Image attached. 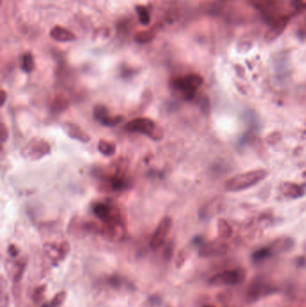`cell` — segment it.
Instances as JSON below:
<instances>
[{"instance_id":"cell-1","label":"cell","mask_w":306,"mask_h":307,"mask_svg":"<svg viewBox=\"0 0 306 307\" xmlns=\"http://www.w3.org/2000/svg\"><path fill=\"white\" fill-rule=\"evenodd\" d=\"M267 176L268 172L263 169L249 171L230 178L226 182L225 187L227 192H241L259 184V182L263 181Z\"/></svg>"},{"instance_id":"cell-2","label":"cell","mask_w":306,"mask_h":307,"mask_svg":"<svg viewBox=\"0 0 306 307\" xmlns=\"http://www.w3.org/2000/svg\"><path fill=\"white\" fill-rule=\"evenodd\" d=\"M204 79L199 74H188L183 77H177L173 81L175 89L183 93L184 98L192 100L195 96L198 90L203 85Z\"/></svg>"},{"instance_id":"cell-3","label":"cell","mask_w":306,"mask_h":307,"mask_svg":"<svg viewBox=\"0 0 306 307\" xmlns=\"http://www.w3.org/2000/svg\"><path fill=\"white\" fill-rule=\"evenodd\" d=\"M126 129L132 132L142 133L154 140H159L164 136L162 128L148 118L132 119L126 125Z\"/></svg>"},{"instance_id":"cell-4","label":"cell","mask_w":306,"mask_h":307,"mask_svg":"<svg viewBox=\"0 0 306 307\" xmlns=\"http://www.w3.org/2000/svg\"><path fill=\"white\" fill-rule=\"evenodd\" d=\"M246 277L245 270L242 269H228L213 276L209 283L213 286H235L244 281Z\"/></svg>"},{"instance_id":"cell-5","label":"cell","mask_w":306,"mask_h":307,"mask_svg":"<svg viewBox=\"0 0 306 307\" xmlns=\"http://www.w3.org/2000/svg\"><path fill=\"white\" fill-rule=\"evenodd\" d=\"M276 291L275 286L263 277H256L251 280L247 289V296L250 301H256L264 295Z\"/></svg>"},{"instance_id":"cell-6","label":"cell","mask_w":306,"mask_h":307,"mask_svg":"<svg viewBox=\"0 0 306 307\" xmlns=\"http://www.w3.org/2000/svg\"><path fill=\"white\" fill-rule=\"evenodd\" d=\"M251 2L255 8L262 12L269 24L284 16L279 15L280 0H251Z\"/></svg>"},{"instance_id":"cell-7","label":"cell","mask_w":306,"mask_h":307,"mask_svg":"<svg viewBox=\"0 0 306 307\" xmlns=\"http://www.w3.org/2000/svg\"><path fill=\"white\" fill-rule=\"evenodd\" d=\"M51 152V146L46 141L34 139L22 150V155L31 160L40 159Z\"/></svg>"},{"instance_id":"cell-8","label":"cell","mask_w":306,"mask_h":307,"mask_svg":"<svg viewBox=\"0 0 306 307\" xmlns=\"http://www.w3.org/2000/svg\"><path fill=\"white\" fill-rule=\"evenodd\" d=\"M94 213L103 223L122 220V214L114 205L98 203L94 206Z\"/></svg>"},{"instance_id":"cell-9","label":"cell","mask_w":306,"mask_h":307,"mask_svg":"<svg viewBox=\"0 0 306 307\" xmlns=\"http://www.w3.org/2000/svg\"><path fill=\"white\" fill-rule=\"evenodd\" d=\"M173 221L169 217L163 218L159 225H158L157 230L155 231L152 239H151V247L154 250H157L161 247L162 245L166 242V239L170 233L172 228Z\"/></svg>"},{"instance_id":"cell-10","label":"cell","mask_w":306,"mask_h":307,"mask_svg":"<svg viewBox=\"0 0 306 307\" xmlns=\"http://www.w3.org/2000/svg\"><path fill=\"white\" fill-rule=\"evenodd\" d=\"M102 233L105 238L111 241L122 240L127 233L123 219L118 221L103 223Z\"/></svg>"},{"instance_id":"cell-11","label":"cell","mask_w":306,"mask_h":307,"mask_svg":"<svg viewBox=\"0 0 306 307\" xmlns=\"http://www.w3.org/2000/svg\"><path fill=\"white\" fill-rule=\"evenodd\" d=\"M228 245L222 241H211L201 246L200 255L205 258L225 255L228 252Z\"/></svg>"},{"instance_id":"cell-12","label":"cell","mask_w":306,"mask_h":307,"mask_svg":"<svg viewBox=\"0 0 306 307\" xmlns=\"http://www.w3.org/2000/svg\"><path fill=\"white\" fill-rule=\"evenodd\" d=\"M293 246H294L293 239L290 237H279L275 239L273 242L269 243L268 248L273 257L289 252L290 250L293 249Z\"/></svg>"},{"instance_id":"cell-13","label":"cell","mask_w":306,"mask_h":307,"mask_svg":"<svg viewBox=\"0 0 306 307\" xmlns=\"http://www.w3.org/2000/svg\"><path fill=\"white\" fill-rule=\"evenodd\" d=\"M94 117L98 119L101 123L105 126H115L119 124L122 120L121 116H111L108 112V110L103 105H98L94 108Z\"/></svg>"},{"instance_id":"cell-14","label":"cell","mask_w":306,"mask_h":307,"mask_svg":"<svg viewBox=\"0 0 306 307\" xmlns=\"http://www.w3.org/2000/svg\"><path fill=\"white\" fill-rule=\"evenodd\" d=\"M290 20H291L290 16L284 15L280 18L276 19V21L269 24L270 27L267 34L268 41H274L275 39L277 38L285 31L286 26L289 24Z\"/></svg>"},{"instance_id":"cell-15","label":"cell","mask_w":306,"mask_h":307,"mask_svg":"<svg viewBox=\"0 0 306 307\" xmlns=\"http://www.w3.org/2000/svg\"><path fill=\"white\" fill-rule=\"evenodd\" d=\"M50 35L53 40H55L57 42H61V43L73 42L77 40V36L73 34L71 31L60 26H54L51 29Z\"/></svg>"},{"instance_id":"cell-16","label":"cell","mask_w":306,"mask_h":307,"mask_svg":"<svg viewBox=\"0 0 306 307\" xmlns=\"http://www.w3.org/2000/svg\"><path fill=\"white\" fill-rule=\"evenodd\" d=\"M280 191L284 196L289 197L292 199H297L304 195L305 187L303 185H299L293 183H285L282 184Z\"/></svg>"},{"instance_id":"cell-17","label":"cell","mask_w":306,"mask_h":307,"mask_svg":"<svg viewBox=\"0 0 306 307\" xmlns=\"http://www.w3.org/2000/svg\"><path fill=\"white\" fill-rule=\"evenodd\" d=\"M63 128H64L65 132L67 133L70 137L82 141L84 143L89 142V135L85 133L80 127H78L77 125L69 123V122H65L63 124Z\"/></svg>"},{"instance_id":"cell-18","label":"cell","mask_w":306,"mask_h":307,"mask_svg":"<svg viewBox=\"0 0 306 307\" xmlns=\"http://www.w3.org/2000/svg\"><path fill=\"white\" fill-rule=\"evenodd\" d=\"M217 229L220 237L223 239L230 238L233 235V228L229 223L224 218H219L217 220Z\"/></svg>"},{"instance_id":"cell-19","label":"cell","mask_w":306,"mask_h":307,"mask_svg":"<svg viewBox=\"0 0 306 307\" xmlns=\"http://www.w3.org/2000/svg\"><path fill=\"white\" fill-rule=\"evenodd\" d=\"M157 36V29L154 27L149 30L141 31L137 33L135 36V41L138 43H147L153 41Z\"/></svg>"},{"instance_id":"cell-20","label":"cell","mask_w":306,"mask_h":307,"mask_svg":"<svg viewBox=\"0 0 306 307\" xmlns=\"http://www.w3.org/2000/svg\"><path fill=\"white\" fill-rule=\"evenodd\" d=\"M34 56L31 52H26L22 57L21 68L26 73H31L34 69Z\"/></svg>"},{"instance_id":"cell-21","label":"cell","mask_w":306,"mask_h":307,"mask_svg":"<svg viewBox=\"0 0 306 307\" xmlns=\"http://www.w3.org/2000/svg\"><path fill=\"white\" fill-rule=\"evenodd\" d=\"M136 11L138 15V19L139 22L143 26H148L151 20L150 13H149L148 9H146L144 6H136Z\"/></svg>"},{"instance_id":"cell-22","label":"cell","mask_w":306,"mask_h":307,"mask_svg":"<svg viewBox=\"0 0 306 307\" xmlns=\"http://www.w3.org/2000/svg\"><path fill=\"white\" fill-rule=\"evenodd\" d=\"M98 149L99 151L107 157H111L116 151V146L114 144H112L111 142H108L106 140H101L99 142L98 145Z\"/></svg>"},{"instance_id":"cell-23","label":"cell","mask_w":306,"mask_h":307,"mask_svg":"<svg viewBox=\"0 0 306 307\" xmlns=\"http://www.w3.org/2000/svg\"><path fill=\"white\" fill-rule=\"evenodd\" d=\"M271 257H272V255L270 253L269 249H268V246H266V247L260 248L259 250H257L253 252L252 260L256 262H260V261H263V260H267V259L271 258Z\"/></svg>"},{"instance_id":"cell-24","label":"cell","mask_w":306,"mask_h":307,"mask_svg":"<svg viewBox=\"0 0 306 307\" xmlns=\"http://www.w3.org/2000/svg\"><path fill=\"white\" fill-rule=\"evenodd\" d=\"M67 297L66 292H60L59 294H56L55 296L51 300V307H59L64 303L65 299Z\"/></svg>"},{"instance_id":"cell-25","label":"cell","mask_w":306,"mask_h":307,"mask_svg":"<svg viewBox=\"0 0 306 307\" xmlns=\"http://www.w3.org/2000/svg\"><path fill=\"white\" fill-rule=\"evenodd\" d=\"M290 5L296 11H304L306 10V0H291Z\"/></svg>"},{"instance_id":"cell-26","label":"cell","mask_w":306,"mask_h":307,"mask_svg":"<svg viewBox=\"0 0 306 307\" xmlns=\"http://www.w3.org/2000/svg\"><path fill=\"white\" fill-rule=\"evenodd\" d=\"M69 250H70V245L68 242H64L60 245V249H59V257L61 260L66 258V256L68 255V253L69 252Z\"/></svg>"},{"instance_id":"cell-27","label":"cell","mask_w":306,"mask_h":307,"mask_svg":"<svg viewBox=\"0 0 306 307\" xmlns=\"http://www.w3.org/2000/svg\"><path fill=\"white\" fill-rule=\"evenodd\" d=\"M281 139V134L279 132H273L271 134H269L268 136H267V138H266V141H267V143L268 144H270V145H275L276 143H277L278 141Z\"/></svg>"},{"instance_id":"cell-28","label":"cell","mask_w":306,"mask_h":307,"mask_svg":"<svg viewBox=\"0 0 306 307\" xmlns=\"http://www.w3.org/2000/svg\"><path fill=\"white\" fill-rule=\"evenodd\" d=\"M0 138H1V142L2 144L5 143L7 139H8V136H9V132H8V128L5 126L4 123H1L0 126Z\"/></svg>"},{"instance_id":"cell-29","label":"cell","mask_w":306,"mask_h":307,"mask_svg":"<svg viewBox=\"0 0 306 307\" xmlns=\"http://www.w3.org/2000/svg\"><path fill=\"white\" fill-rule=\"evenodd\" d=\"M46 290V286H41V287H38L37 289L35 290V300L38 302L40 299L42 298L43 296V293L44 291Z\"/></svg>"},{"instance_id":"cell-30","label":"cell","mask_w":306,"mask_h":307,"mask_svg":"<svg viewBox=\"0 0 306 307\" xmlns=\"http://www.w3.org/2000/svg\"><path fill=\"white\" fill-rule=\"evenodd\" d=\"M294 264L297 266L298 268H304L306 266V259L304 257H296Z\"/></svg>"},{"instance_id":"cell-31","label":"cell","mask_w":306,"mask_h":307,"mask_svg":"<svg viewBox=\"0 0 306 307\" xmlns=\"http://www.w3.org/2000/svg\"><path fill=\"white\" fill-rule=\"evenodd\" d=\"M173 254H174V247H172V245L170 244L165 252V257H166V260H170Z\"/></svg>"},{"instance_id":"cell-32","label":"cell","mask_w":306,"mask_h":307,"mask_svg":"<svg viewBox=\"0 0 306 307\" xmlns=\"http://www.w3.org/2000/svg\"><path fill=\"white\" fill-rule=\"evenodd\" d=\"M9 253L11 254V256H13V257H17L18 255V253H19V250L15 245H10L9 248Z\"/></svg>"},{"instance_id":"cell-33","label":"cell","mask_w":306,"mask_h":307,"mask_svg":"<svg viewBox=\"0 0 306 307\" xmlns=\"http://www.w3.org/2000/svg\"><path fill=\"white\" fill-rule=\"evenodd\" d=\"M7 99V93L5 90H1V106H4L5 102Z\"/></svg>"},{"instance_id":"cell-34","label":"cell","mask_w":306,"mask_h":307,"mask_svg":"<svg viewBox=\"0 0 306 307\" xmlns=\"http://www.w3.org/2000/svg\"><path fill=\"white\" fill-rule=\"evenodd\" d=\"M202 307H216L215 305H213V304H206V305H203Z\"/></svg>"},{"instance_id":"cell-35","label":"cell","mask_w":306,"mask_h":307,"mask_svg":"<svg viewBox=\"0 0 306 307\" xmlns=\"http://www.w3.org/2000/svg\"><path fill=\"white\" fill-rule=\"evenodd\" d=\"M302 176H303V178H305L306 179V171L304 172V173H303V174H302Z\"/></svg>"},{"instance_id":"cell-36","label":"cell","mask_w":306,"mask_h":307,"mask_svg":"<svg viewBox=\"0 0 306 307\" xmlns=\"http://www.w3.org/2000/svg\"><path fill=\"white\" fill-rule=\"evenodd\" d=\"M304 248H305V250H306V243H305V245H304Z\"/></svg>"},{"instance_id":"cell-37","label":"cell","mask_w":306,"mask_h":307,"mask_svg":"<svg viewBox=\"0 0 306 307\" xmlns=\"http://www.w3.org/2000/svg\"><path fill=\"white\" fill-rule=\"evenodd\" d=\"M305 132H306V131H305Z\"/></svg>"}]
</instances>
